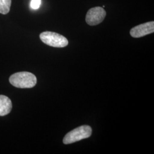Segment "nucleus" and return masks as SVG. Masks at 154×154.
I'll return each mask as SVG.
<instances>
[{
  "label": "nucleus",
  "mask_w": 154,
  "mask_h": 154,
  "mask_svg": "<svg viewBox=\"0 0 154 154\" xmlns=\"http://www.w3.org/2000/svg\"><path fill=\"white\" fill-rule=\"evenodd\" d=\"M37 78L31 72H18L12 74L9 78V82L17 88H32L37 83Z\"/></svg>",
  "instance_id": "nucleus-1"
},
{
  "label": "nucleus",
  "mask_w": 154,
  "mask_h": 154,
  "mask_svg": "<svg viewBox=\"0 0 154 154\" xmlns=\"http://www.w3.org/2000/svg\"><path fill=\"white\" fill-rule=\"evenodd\" d=\"M91 127L84 125L77 127L67 133L63 138V142L65 144H69L88 138L91 135Z\"/></svg>",
  "instance_id": "nucleus-2"
},
{
  "label": "nucleus",
  "mask_w": 154,
  "mask_h": 154,
  "mask_svg": "<svg viewBox=\"0 0 154 154\" xmlns=\"http://www.w3.org/2000/svg\"><path fill=\"white\" fill-rule=\"evenodd\" d=\"M39 37L44 44L54 48H64L69 44L66 37L54 32H45L41 33Z\"/></svg>",
  "instance_id": "nucleus-3"
},
{
  "label": "nucleus",
  "mask_w": 154,
  "mask_h": 154,
  "mask_svg": "<svg viewBox=\"0 0 154 154\" xmlns=\"http://www.w3.org/2000/svg\"><path fill=\"white\" fill-rule=\"evenodd\" d=\"M106 16V12L101 7L90 9L87 13L86 21L90 26H95L102 22Z\"/></svg>",
  "instance_id": "nucleus-4"
},
{
  "label": "nucleus",
  "mask_w": 154,
  "mask_h": 154,
  "mask_svg": "<svg viewBox=\"0 0 154 154\" xmlns=\"http://www.w3.org/2000/svg\"><path fill=\"white\" fill-rule=\"evenodd\" d=\"M154 22H146L140 24L130 30V35L134 38H140L151 33H154Z\"/></svg>",
  "instance_id": "nucleus-5"
},
{
  "label": "nucleus",
  "mask_w": 154,
  "mask_h": 154,
  "mask_svg": "<svg viewBox=\"0 0 154 154\" xmlns=\"http://www.w3.org/2000/svg\"><path fill=\"white\" fill-rule=\"evenodd\" d=\"M12 109L11 99L5 95H0V116H5L9 114Z\"/></svg>",
  "instance_id": "nucleus-6"
},
{
  "label": "nucleus",
  "mask_w": 154,
  "mask_h": 154,
  "mask_svg": "<svg viewBox=\"0 0 154 154\" xmlns=\"http://www.w3.org/2000/svg\"><path fill=\"white\" fill-rule=\"evenodd\" d=\"M11 0H0V13L6 14L10 11Z\"/></svg>",
  "instance_id": "nucleus-7"
},
{
  "label": "nucleus",
  "mask_w": 154,
  "mask_h": 154,
  "mask_svg": "<svg viewBox=\"0 0 154 154\" xmlns=\"http://www.w3.org/2000/svg\"><path fill=\"white\" fill-rule=\"evenodd\" d=\"M41 0H32L30 2V7L33 9H38L41 5Z\"/></svg>",
  "instance_id": "nucleus-8"
}]
</instances>
